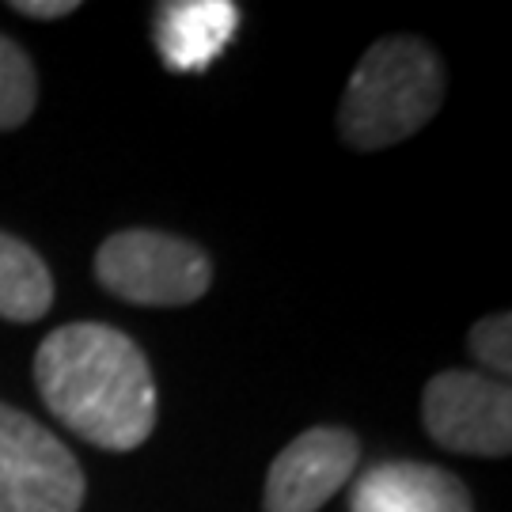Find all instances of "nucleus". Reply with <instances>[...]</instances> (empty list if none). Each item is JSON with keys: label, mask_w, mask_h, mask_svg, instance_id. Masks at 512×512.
Wrapping results in <instances>:
<instances>
[{"label": "nucleus", "mask_w": 512, "mask_h": 512, "mask_svg": "<svg viewBox=\"0 0 512 512\" xmlns=\"http://www.w3.org/2000/svg\"><path fill=\"white\" fill-rule=\"evenodd\" d=\"M46 410L80 440L133 452L156 429V376L141 346L107 323L57 327L35 353Z\"/></svg>", "instance_id": "obj_1"}, {"label": "nucleus", "mask_w": 512, "mask_h": 512, "mask_svg": "<svg viewBox=\"0 0 512 512\" xmlns=\"http://www.w3.org/2000/svg\"><path fill=\"white\" fill-rule=\"evenodd\" d=\"M444 99L440 57L410 35L380 38L365 50L349 76L338 133L346 145L376 152L418 133Z\"/></svg>", "instance_id": "obj_2"}, {"label": "nucleus", "mask_w": 512, "mask_h": 512, "mask_svg": "<svg viewBox=\"0 0 512 512\" xmlns=\"http://www.w3.org/2000/svg\"><path fill=\"white\" fill-rule=\"evenodd\" d=\"M471 353H475L490 372L509 376L512 372V323L505 311H501V315H486V319H478L475 327H471Z\"/></svg>", "instance_id": "obj_11"}, {"label": "nucleus", "mask_w": 512, "mask_h": 512, "mask_svg": "<svg viewBox=\"0 0 512 512\" xmlns=\"http://www.w3.org/2000/svg\"><path fill=\"white\" fill-rule=\"evenodd\" d=\"M421 418L440 448L459 456H509L512 391L482 372H440L425 384Z\"/></svg>", "instance_id": "obj_5"}, {"label": "nucleus", "mask_w": 512, "mask_h": 512, "mask_svg": "<svg viewBox=\"0 0 512 512\" xmlns=\"http://www.w3.org/2000/svg\"><path fill=\"white\" fill-rule=\"evenodd\" d=\"M357 459L361 444L349 429L315 425L274 459L262 505L266 512H319L353 478Z\"/></svg>", "instance_id": "obj_6"}, {"label": "nucleus", "mask_w": 512, "mask_h": 512, "mask_svg": "<svg viewBox=\"0 0 512 512\" xmlns=\"http://www.w3.org/2000/svg\"><path fill=\"white\" fill-rule=\"evenodd\" d=\"M99 285L129 304L145 308H183L209 293L213 262L190 239L129 228L103 239L95 255Z\"/></svg>", "instance_id": "obj_3"}, {"label": "nucleus", "mask_w": 512, "mask_h": 512, "mask_svg": "<svg viewBox=\"0 0 512 512\" xmlns=\"http://www.w3.org/2000/svg\"><path fill=\"white\" fill-rule=\"evenodd\" d=\"M236 27L239 8L232 0H167L156 8L160 61L175 73H198L217 61Z\"/></svg>", "instance_id": "obj_8"}, {"label": "nucleus", "mask_w": 512, "mask_h": 512, "mask_svg": "<svg viewBox=\"0 0 512 512\" xmlns=\"http://www.w3.org/2000/svg\"><path fill=\"white\" fill-rule=\"evenodd\" d=\"M349 512H475L456 475L433 463H380L353 482Z\"/></svg>", "instance_id": "obj_7"}, {"label": "nucleus", "mask_w": 512, "mask_h": 512, "mask_svg": "<svg viewBox=\"0 0 512 512\" xmlns=\"http://www.w3.org/2000/svg\"><path fill=\"white\" fill-rule=\"evenodd\" d=\"M38 103V76L31 57L0 35V129H16Z\"/></svg>", "instance_id": "obj_10"}, {"label": "nucleus", "mask_w": 512, "mask_h": 512, "mask_svg": "<svg viewBox=\"0 0 512 512\" xmlns=\"http://www.w3.org/2000/svg\"><path fill=\"white\" fill-rule=\"evenodd\" d=\"M84 471L31 414L0 403V512H80Z\"/></svg>", "instance_id": "obj_4"}, {"label": "nucleus", "mask_w": 512, "mask_h": 512, "mask_svg": "<svg viewBox=\"0 0 512 512\" xmlns=\"http://www.w3.org/2000/svg\"><path fill=\"white\" fill-rule=\"evenodd\" d=\"M54 304V277L35 247L0 232V319L35 323Z\"/></svg>", "instance_id": "obj_9"}, {"label": "nucleus", "mask_w": 512, "mask_h": 512, "mask_svg": "<svg viewBox=\"0 0 512 512\" xmlns=\"http://www.w3.org/2000/svg\"><path fill=\"white\" fill-rule=\"evenodd\" d=\"M19 16H31V19H61V16H73L76 0H16L12 4Z\"/></svg>", "instance_id": "obj_12"}]
</instances>
